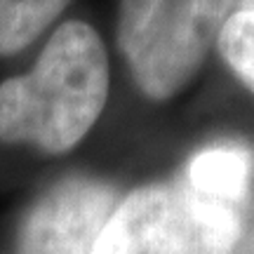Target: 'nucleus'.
<instances>
[{"mask_svg": "<svg viewBox=\"0 0 254 254\" xmlns=\"http://www.w3.org/2000/svg\"><path fill=\"white\" fill-rule=\"evenodd\" d=\"M233 0H123L118 40L146 94L165 99L198 71Z\"/></svg>", "mask_w": 254, "mask_h": 254, "instance_id": "nucleus-3", "label": "nucleus"}, {"mask_svg": "<svg viewBox=\"0 0 254 254\" xmlns=\"http://www.w3.org/2000/svg\"><path fill=\"white\" fill-rule=\"evenodd\" d=\"M254 174V155L240 144H219L200 151L189 165V184L200 195L236 205L247 198Z\"/></svg>", "mask_w": 254, "mask_h": 254, "instance_id": "nucleus-5", "label": "nucleus"}, {"mask_svg": "<svg viewBox=\"0 0 254 254\" xmlns=\"http://www.w3.org/2000/svg\"><path fill=\"white\" fill-rule=\"evenodd\" d=\"M233 254H236V252H233ZM238 254H254V236L250 238V240H247L245 247H243V250H240Z\"/></svg>", "mask_w": 254, "mask_h": 254, "instance_id": "nucleus-8", "label": "nucleus"}, {"mask_svg": "<svg viewBox=\"0 0 254 254\" xmlns=\"http://www.w3.org/2000/svg\"><path fill=\"white\" fill-rule=\"evenodd\" d=\"M240 231L236 205L190 186H146L113 207L92 254H233Z\"/></svg>", "mask_w": 254, "mask_h": 254, "instance_id": "nucleus-2", "label": "nucleus"}, {"mask_svg": "<svg viewBox=\"0 0 254 254\" xmlns=\"http://www.w3.org/2000/svg\"><path fill=\"white\" fill-rule=\"evenodd\" d=\"M221 55L238 78L254 92V12L240 9L224 21L219 31Z\"/></svg>", "mask_w": 254, "mask_h": 254, "instance_id": "nucleus-7", "label": "nucleus"}, {"mask_svg": "<svg viewBox=\"0 0 254 254\" xmlns=\"http://www.w3.org/2000/svg\"><path fill=\"white\" fill-rule=\"evenodd\" d=\"M109 94V64L97 31L64 24L28 75L0 85V139L66 151L87 134Z\"/></svg>", "mask_w": 254, "mask_h": 254, "instance_id": "nucleus-1", "label": "nucleus"}, {"mask_svg": "<svg viewBox=\"0 0 254 254\" xmlns=\"http://www.w3.org/2000/svg\"><path fill=\"white\" fill-rule=\"evenodd\" d=\"M71 0H0V55L28 45Z\"/></svg>", "mask_w": 254, "mask_h": 254, "instance_id": "nucleus-6", "label": "nucleus"}, {"mask_svg": "<svg viewBox=\"0 0 254 254\" xmlns=\"http://www.w3.org/2000/svg\"><path fill=\"white\" fill-rule=\"evenodd\" d=\"M243 2V9H252L254 12V0H240Z\"/></svg>", "mask_w": 254, "mask_h": 254, "instance_id": "nucleus-9", "label": "nucleus"}, {"mask_svg": "<svg viewBox=\"0 0 254 254\" xmlns=\"http://www.w3.org/2000/svg\"><path fill=\"white\" fill-rule=\"evenodd\" d=\"M116 207L113 189L90 179H68L36 202L24 221L21 254H92Z\"/></svg>", "mask_w": 254, "mask_h": 254, "instance_id": "nucleus-4", "label": "nucleus"}]
</instances>
